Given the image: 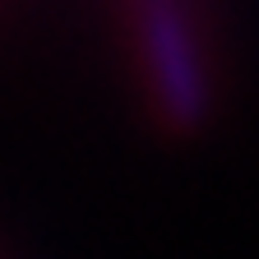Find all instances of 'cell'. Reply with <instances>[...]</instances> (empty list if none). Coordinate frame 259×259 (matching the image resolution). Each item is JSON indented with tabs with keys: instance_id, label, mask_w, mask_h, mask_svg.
Wrapping results in <instances>:
<instances>
[{
	"instance_id": "obj_2",
	"label": "cell",
	"mask_w": 259,
	"mask_h": 259,
	"mask_svg": "<svg viewBox=\"0 0 259 259\" xmlns=\"http://www.w3.org/2000/svg\"><path fill=\"white\" fill-rule=\"evenodd\" d=\"M139 5H148V0H139Z\"/></svg>"
},
{
	"instance_id": "obj_1",
	"label": "cell",
	"mask_w": 259,
	"mask_h": 259,
	"mask_svg": "<svg viewBox=\"0 0 259 259\" xmlns=\"http://www.w3.org/2000/svg\"><path fill=\"white\" fill-rule=\"evenodd\" d=\"M135 32L157 116L185 135L204 130V120L213 116V79L190 10L181 0H148L139 5Z\"/></svg>"
}]
</instances>
